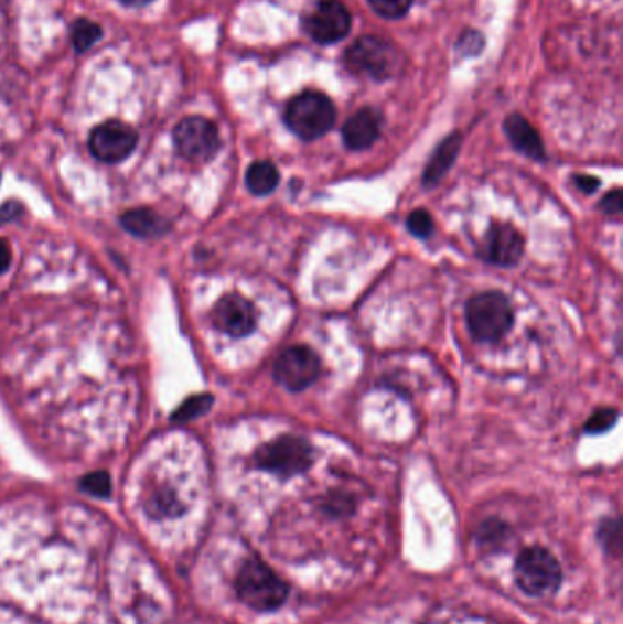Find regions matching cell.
Returning <instances> with one entry per match:
<instances>
[{"label":"cell","instance_id":"1","mask_svg":"<svg viewBox=\"0 0 623 624\" xmlns=\"http://www.w3.org/2000/svg\"><path fill=\"white\" fill-rule=\"evenodd\" d=\"M466 323L481 344L500 342L514 323L511 300L500 291L481 292L466 303Z\"/></svg>","mask_w":623,"mask_h":624},{"label":"cell","instance_id":"2","mask_svg":"<svg viewBox=\"0 0 623 624\" xmlns=\"http://www.w3.org/2000/svg\"><path fill=\"white\" fill-rule=\"evenodd\" d=\"M236 592L249 609L271 612L286 603V582L260 559H249L236 577Z\"/></svg>","mask_w":623,"mask_h":624},{"label":"cell","instance_id":"3","mask_svg":"<svg viewBox=\"0 0 623 624\" xmlns=\"http://www.w3.org/2000/svg\"><path fill=\"white\" fill-rule=\"evenodd\" d=\"M286 125L304 141H314L330 132L336 121V108L320 92H304L286 108Z\"/></svg>","mask_w":623,"mask_h":624},{"label":"cell","instance_id":"4","mask_svg":"<svg viewBox=\"0 0 623 624\" xmlns=\"http://www.w3.org/2000/svg\"><path fill=\"white\" fill-rule=\"evenodd\" d=\"M314 451L308 440L283 434L261 445L255 453L256 466L280 478H293L310 470Z\"/></svg>","mask_w":623,"mask_h":624},{"label":"cell","instance_id":"5","mask_svg":"<svg viewBox=\"0 0 623 624\" xmlns=\"http://www.w3.org/2000/svg\"><path fill=\"white\" fill-rule=\"evenodd\" d=\"M347 68L355 74L369 75L374 79H389L395 72H399L402 55L394 44L380 37L358 39L352 49L344 55Z\"/></svg>","mask_w":623,"mask_h":624},{"label":"cell","instance_id":"6","mask_svg":"<svg viewBox=\"0 0 623 624\" xmlns=\"http://www.w3.org/2000/svg\"><path fill=\"white\" fill-rule=\"evenodd\" d=\"M517 584L528 595H545L560 587L563 572L560 562L549 550L533 546L522 551L516 561Z\"/></svg>","mask_w":623,"mask_h":624},{"label":"cell","instance_id":"7","mask_svg":"<svg viewBox=\"0 0 623 624\" xmlns=\"http://www.w3.org/2000/svg\"><path fill=\"white\" fill-rule=\"evenodd\" d=\"M322 364L313 349L305 345H293L283 351L275 362V380L289 391H304L319 380Z\"/></svg>","mask_w":623,"mask_h":624},{"label":"cell","instance_id":"8","mask_svg":"<svg viewBox=\"0 0 623 624\" xmlns=\"http://www.w3.org/2000/svg\"><path fill=\"white\" fill-rule=\"evenodd\" d=\"M174 144L183 158L207 161L218 152V128L205 117H187L174 128Z\"/></svg>","mask_w":623,"mask_h":624},{"label":"cell","instance_id":"9","mask_svg":"<svg viewBox=\"0 0 623 624\" xmlns=\"http://www.w3.org/2000/svg\"><path fill=\"white\" fill-rule=\"evenodd\" d=\"M138 133L121 121H107L94 128L88 139L92 155L103 163H119L132 154Z\"/></svg>","mask_w":623,"mask_h":624},{"label":"cell","instance_id":"10","mask_svg":"<svg viewBox=\"0 0 623 624\" xmlns=\"http://www.w3.org/2000/svg\"><path fill=\"white\" fill-rule=\"evenodd\" d=\"M305 32L320 44L339 43L352 28V15L339 0H320L305 17Z\"/></svg>","mask_w":623,"mask_h":624},{"label":"cell","instance_id":"11","mask_svg":"<svg viewBox=\"0 0 623 624\" xmlns=\"http://www.w3.org/2000/svg\"><path fill=\"white\" fill-rule=\"evenodd\" d=\"M214 327L233 338L249 336L256 329L253 303L240 294H225L213 309Z\"/></svg>","mask_w":623,"mask_h":624},{"label":"cell","instance_id":"12","mask_svg":"<svg viewBox=\"0 0 623 624\" xmlns=\"http://www.w3.org/2000/svg\"><path fill=\"white\" fill-rule=\"evenodd\" d=\"M525 241L516 227L508 223H494L486 233L483 256L497 267H514L519 263Z\"/></svg>","mask_w":623,"mask_h":624},{"label":"cell","instance_id":"13","mask_svg":"<svg viewBox=\"0 0 623 624\" xmlns=\"http://www.w3.org/2000/svg\"><path fill=\"white\" fill-rule=\"evenodd\" d=\"M383 128V117L374 108H363L347 119L342 128V139L350 150H366L377 141Z\"/></svg>","mask_w":623,"mask_h":624},{"label":"cell","instance_id":"14","mask_svg":"<svg viewBox=\"0 0 623 624\" xmlns=\"http://www.w3.org/2000/svg\"><path fill=\"white\" fill-rule=\"evenodd\" d=\"M505 132L511 139V143L522 154L528 155L530 159H545L544 141L536 132V128L525 117L519 116V114H512L505 121Z\"/></svg>","mask_w":623,"mask_h":624},{"label":"cell","instance_id":"15","mask_svg":"<svg viewBox=\"0 0 623 624\" xmlns=\"http://www.w3.org/2000/svg\"><path fill=\"white\" fill-rule=\"evenodd\" d=\"M121 225L128 233L138 238L152 239L160 238L169 230V223L165 217L160 216L152 208H136V211L125 212L121 216Z\"/></svg>","mask_w":623,"mask_h":624},{"label":"cell","instance_id":"16","mask_svg":"<svg viewBox=\"0 0 623 624\" xmlns=\"http://www.w3.org/2000/svg\"><path fill=\"white\" fill-rule=\"evenodd\" d=\"M459 149H461V136L459 133H453L450 138L444 139L437 147L432 159L428 161L427 170H425V175H422V183L427 186L437 185L450 170L453 161L458 159Z\"/></svg>","mask_w":623,"mask_h":624},{"label":"cell","instance_id":"17","mask_svg":"<svg viewBox=\"0 0 623 624\" xmlns=\"http://www.w3.org/2000/svg\"><path fill=\"white\" fill-rule=\"evenodd\" d=\"M246 183L247 189L255 196H267L272 191H277L278 183H280V172L269 161H256L247 170Z\"/></svg>","mask_w":623,"mask_h":624},{"label":"cell","instance_id":"18","mask_svg":"<svg viewBox=\"0 0 623 624\" xmlns=\"http://www.w3.org/2000/svg\"><path fill=\"white\" fill-rule=\"evenodd\" d=\"M101 37L103 30L97 26L96 22L88 21V19H77L72 24V44H74L75 52L85 53Z\"/></svg>","mask_w":623,"mask_h":624},{"label":"cell","instance_id":"19","mask_svg":"<svg viewBox=\"0 0 623 624\" xmlns=\"http://www.w3.org/2000/svg\"><path fill=\"white\" fill-rule=\"evenodd\" d=\"M213 404L214 398L211 395H196V397L187 398L172 418L178 422H189V420L207 413L208 409L213 408Z\"/></svg>","mask_w":623,"mask_h":624},{"label":"cell","instance_id":"20","mask_svg":"<svg viewBox=\"0 0 623 624\" xmlns=\"http://www.w3.org/2000/svg\"><path fill=\"white\" fill-rule=\"evenodd\" d=\"M80 489L90 493L92 497L107 498L110 492H112L110 475H108L107 471H96V473L83 476Z\"/></svg>","mask_w":623,"mask_h":624},{"label":"cell","instance_id":"21","mask_svg":"<svg viewBox=\"0 0 623 624\" xmlns=\"http://www.w3.org/2000/svg\"><path fill=\"white\" fill-rule=\"evenodd\" d=\"M324 514L330 515L333 519H342L355 512V498L347 493H333L324 503Z\"/></svg>","mask_w":623,"mask_h":624},{"label":"cell","instance_id":"22","mask_svg":"<svg viewBox=\"0 0 623 624\" xmlns=\"http://www.w3.org/2000/svg\"><path fill=\"white\" fill-rule=\"evenodd\" d=\"M413 0H369V6L374 8L375 13L384 17V19H400L410 11Z\"/></svg>","mask_w":623,"mask_h":624},{"label":"cell","instance_id":"23","mask_svg":"<svg viewBox=\"0 0 623 624\" xmlns=\"http://www.w3.org/2000/svg\"><path fill=\"white\" fill-rule=\"evenodd\" d=\"M600 540L608 548L609 553L620 556V551H622V528H620L619 520H603L602 528H600Z\"/></svg>","mask_w":623,"mask_h":624},{"label":"cell","instance_id":"24","mask_svg":"<svg viewBox=\"0 0 623 624\" xmlns=\"http://www.w3.org/2000/svg\"><path fill=\"white\" fill-rule=\"evenodd\" d=\"M619 420V411L613 408H603L589 418L586 423V431L589 434L605 433L609 429L613 428L614 423Z\"/></svg>","mask_w":623,"mask_h":624},{"label":"cell","instance_id":"25","mask_svg":"<svg viewBox=\"0 0 623 624\" xmlns=\"http://www.w3.org/2000/svg\"><path fill=\"white\" fill-rule=\"evenodd\" d=\"M406 225H408L410 233L413 234L416 238H428L433 230L432 216H430L427 211L411 212Z\"/></svg>","mask_w":623,"mask_h":624},{"label":"cell","instance_id":"26","mask_svg":"<svg viewBox=\"0 0 623 624\" xmlns=\"http://www.w3.org/2000/svg\"><path fill=\"white\" fill-rule=\"evenodd\" d=\"M602 208L608 214H620L622 212V192L619 189L609 192L608 196L602 200Z\"/></svg>","mask_w":623,"mask_h":624},{"label":"cell","instance_id":"27","mask_svg":"<svg viewBox=\"0 0 623 624\" xmlns=\"http://www.w3.org/2000/svg\"><path fill=\"white\" fill-rule=\"evenodd\" d=\"M576 186L586 194H594L600 189V180L592 177V175H576Z\"/></svg>","mask_w":623,"mask_h":624},{"label":"cell","instance_id":"28","mask_svg":"<svg viewBox=\"0 0 623 624\" xmlns=\"http://www.w3.org/2000/svg\"><path fill=\"white\" fill-rule=\"evenodd\" d=\"M22 207L19 203L8 202L4 207H0V222H13L17 216H21Z\"/></svg>","mask_w":623,"mask_h":624},{"label":"cell","instance_id":"29","mask_svg":"<svg viewBox=\"0 0 623 624\" xmlns=\"http://www.w3.org/2000/svg\"><path fill=\"white\" fill-rule=\"evenodd\" d=\"M10 263H11L10 245H8V241H4V239H0V275H2V272H6V270H8Z\"/></svg>","mask_w":623,"mask_h":624},{"label":"cell","instance_id":"30","mask_svg":"<svg viewBox=\"0 0 623 624\" xmlns=\"http://www.w3.org/2000/svg\"><path fill=\"white\" fill-rule=\"evenodd\" d=\"M121 4L133 6V8H141V6H147L152 2V0H119Z\"/></svg>","mask_w":623,"mask_h":624}]
</instances>
